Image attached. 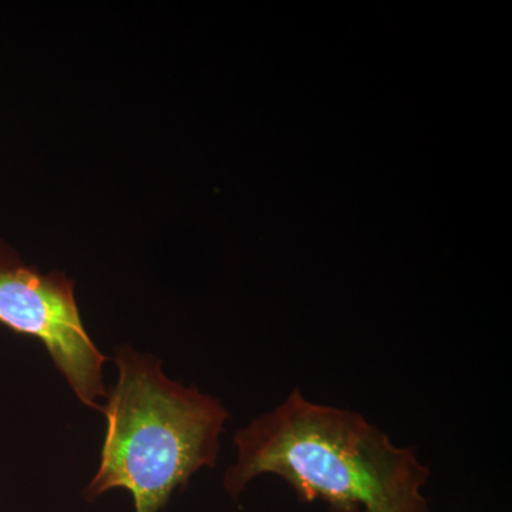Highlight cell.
I'll return each instance as SVG.
<instances>
[{"label": "cell", "mask_w": 512, "mask_h": 512, "mask_svg": "<svg viewBox=\"0 0 512 512\" xmlns=\"http://www.w3.org/2000/svg\"><path fill=\"white\" fill-rule=\"evenodd\" d=\"M238 458L224 487L232 498L249 481L282 478L301 501L333 512H430L429 467L412 448L350 410L313 403L298 389L235 434Z\"/></svg>", "instance_id": "cell-1"}, {"label": "cell", "mask_w": 512, "mask_h": 512, "mask_svg": "<svg viewBox=\"0 0 512 512\" xmlns=\"http://www.w3.org/2000/svg\"><path fill=\"white\" fill-rule=\"evenodd\" d=\"M114 363L100 466L83 497L124 488L136 512H160L200 468L215 467L229 414L220 400L168 379L154 356L121 346Z\"/></svg>", "instance_id": "cell-2"}, {"label": "cell", "mask_w": 512, "mask_h": 512, "mask_svg": "<svg viewBox=\"0 0 512 512\" xmlns=\"http://www.w3.org/2000/svg\"><path fill=\"white\" fill-rule=\"evenodd\" d=\"M0 325L16 335L39 340L77 399L104 412L109 396L103 366L109 357L94 345L84 326L74 281L64 272L43 274L0 239Z\"/></svg>", "instance_id": "cell-3"}]
</instances>
